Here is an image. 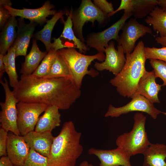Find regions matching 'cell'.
Wrapping results in <instances>:
<instances>
[{
    "mask_svg": "<svg viewBox=\"0 0 166 166\" xmlns=\"http://www.w3.org/2000/svg\"><path fill=\"white\" fill-rule=\"evenodd\" d=\"M8 132L1 127L0 128V156L7 155L6 147L8 137Z\"/></svg>",
    "mask_w": 166,
    "mask_h": 166,
    "instance_id": "cell-33",
    "label": "cell"
},
{
    "mask_svg": "<svg viewBox=\"0 0 166 166\" xmlns=\"http://www.w3.org/2000/svg\"><path fill=\"white\" fill-rule=\"evenodd\" d=\"M88 153L98 158L100 161V166H132L131 156L117 147L110 150L92 148L89 149Z\"/></svg>",
    "mask_w": 166,
    "mask_h": 166,
    "instance_id": "cell-14",
    "label": "cell"
},
{
    "mask_svg": "<svg viewBox=\"0 0 166 166\" xmlns=\"http://www.w3.org/2000/svg\"><path fill=\"white\" fill-rule=\"evenodd\" d=\"M80 166H93L92 164H89L87 161L84 160L80 164Z\"/></svg>",
    "mask_w": 166,
    "mask_h": 166,
    "instance_id": "cell-42",
    "label": "cell"
},
{
    "mask_svg": "<svg viewBox=\"0 0 166 166\" xmlns=\"http://www.w3.org/2000/svg\"><path fill=\"white\" fill-rule=\"evenodd\" d=\"M157 5L166 12V0H157Z\"/></svg>",
    "mask_w": 166,
    "mask_h": 166,
    "instance_id": "cell-40",
    "label": "cell"
},
{
    "mask_svg": "<svg viewBox=\"0 0 166 166\" xmlns=\"http://www.w3.org/2000/svg\"><path fill=\"white\" fill-rule=\"evenodd\" d=\"M131 98L129 102L121 107H116L110 105L105 117H117L132 112L137 111L146 113L155 119L161 113L154 106L153 103L142 95L134 94Z\"/></svg>",
    "mask_w": 166,
    "mask_h": 166,
    "instance_id": "cell-10",
    "label": "cell"
},
{
    "mask_svg": "<svg viewBox=\"0 0 166 166\" xmlns=\"http://www.w3.org/2000/svg\"><path fill=\"white\" fill-rule=\"evenodd\" d=\"M12 4L11 1L9 0H0V5L3 6H11Z\"/></svg>",
    "mask_w": 166,
    "mask_h": 166,
    "instance_id": "cell-41",
    "label": "cell"
},
{
    "mask_svg": "<svg viewBox=\"0 0 166 166\" xmlns=\"http://www.w3.org/2000/svg\"><path fill=\"white\" fill-rule=\"evenodd\" d=\"M117 47L116 49L113 41L112 40L109 42L105 50V57L104 61L101 63L96 62L94 65L97 70H108L115 76L119 73L124 65L126 58L121 45L118 44Z\"/></svg>",
    "mask_w": 166,
    "mask_h": 166,
    "instance_id": "cell-12",
    "label": "cell"
},
{
    "mask_svg": "<svg viewBox=\"0 0 166 166\" xmlns=\"http://www.w3.org/2000/svg\"><path fill=\"white\" fill-rule=\"evenodd\" d=\"M73 29L76 37L84 43L82 29L86 22L96 21L103 22L107 17L106 14L98 8L90 0H82L79 7L75 11L71 10Z\"/></svg>",
    "mask_w": 166,
    "mask_h": 166,
    "instance_id": "cell-6",
    "label": "cell"
},
{
    "mask_svg": "<svg viewBox=\"0 0 166 166\" xmlns=\"http://www.w3.org/2000/svg\"><path fill=\"white\" fill-rule=\"evenodd\" d=\"M144 52L147 59L159 60L166 62V47L161 48L145 47Z\"/></svg>",
    "mask_w": 166,
    "mask_h": 166,
    "instance_id": "cell-32",
    "label": "cell"
},
{
    "mask_svg": "<svg viewBox=\"0 0 166 166\" xmlns=\"http://www.w3.org/2000/svg\"><path fill=\"white\" fill-rule=\"evenodd\" d=\"M14 166H16L14 165Z\"/></svg>",
    "mask_w": 166,
    "mask_h": 166,
    "instance_id": "cell-44",
    "label": "cell"
},
{
    "mask_svg": "<svg viewBox=\"0 0 166 166\" xmlns=\"http://www.w3.org/2000/svg\"><path fill=\"white\" fill-rule=\"evenodd\" d=\"M149 63L153 69L156 77H159L163 81L162 86H166V62L161 60L152 59Z\"/></svg>",
    "mask_w": 166,
    "mask_h": 166,
    "instance_id": "cell-31",
    "label": "cell"
},
{
    "mask_svg": "<svg viewBox=\"0 0 166 166\" xmlns=\"http://www.w3.org/2000/svg\"><path fill=\"white\" fill-rule=\"evenodd\" d=\"M18 21L16 17L11 16L2 28L0 35V53L5 55L12 46L17 36L15 28Z\"/></svg>",
    "mask_w": 166,
    "mask_h": 166,
    "instance_id": "cell-22",
    "label": "cell"
},
{
    "mask_svg": "<svg viewBox=\"0 0 166 166\" xmlns=\"http://www.w3.org/2000/svg\"><path fill=\"white\" fill-rule=\"evenodd\" d=\"M73 47L63 48L57 50L66 62L69 69L72 79L75 84L80 88L84 77L88 74L94 77L98 72L93 69H88L92 62L95 59L104 61L105 55L99 53L92 55H87L78 52Z\"/></svg>",
    "mask_w": 166,
    "mask_h": 166,
    "instance_id": "cell-4",
    "label": "cell"
},
{
    "mask_svg": "<svg viewBox=\"0 0 166 166\" xmlns=\"http://www.w3.org/2000/svg\"><path fill=\"white\" fill-rule=\"evenodd\" d=\"M48 106L43 104L22 102L17 104V126L21 136L34 131L40 115Z\"/></svg>",
    "mask_w": 166,
    "mask_h": 166,
    "instance_id": "cell-8",
    "label": "cell"
},
{
    "mask_svg": "<svg viewBox=\"0 0 166 166\" xmlns=\"http://www.w3.org/2000/svg\"><path fill=\"white\" fill-rule=\"evenodd\" d=\"M30 149L23 136L16 135L10 132L8 133L7 156L14 165L23 166Z\"/></svg>",
    "mask_w": 166,
    "mask_h": 166,
    "instance_id": "cell-15",
    "label": "cell"
},
{
    "mask_svg": "<svg viewBox=\"0 0 166 166\" xmlns=\"http://www.w3.org/2000/svg\"><path fill=\"white\" fill-rule=\"evenodd\" d=\"M143 166H166V145L150 143L143 153Z\"/></svg>",
    "mask_w": 166,
    "mask_h": 166,
    "instance_id": "cell-20",
    "label": "cell"
},
{
    "mask_svg": "<svg viewBox=\"0 0 166 166\" xmlns=\"http://www.w3.org/2000/svg\"><path fill=\"white\" fill-rule=\"evenodd\" d=\"M93 3L102 11L108 14L114 10L113 4L106 0H94Z\"/></svg>",
    "mask_w": 166,
    "mask_h": 166,
    "instance_id": "cell-34",
    "label": "cell"
},
{
    "mask_svg": "<svg viewBox=\"0 0 166 166\" xmlns=\"http://www.w3.org/2000/svg\"><path fill=\"white\" fill-rule=\"evenodd\" d=\"M16 57L15 49L13 46L10 48L3 57L5 71L9 78L10 85L13 88L17 85L19 81L18 79L15 65Z\"/></svg>",
    "mask_w": 166,
    "mask_h": 166,
    "instance_id": "cell-26",
    "label": "cell"
},
{
    "mask_svg": "<svg viewBox=\"0 0 166 166\" xmlns=\"http://www.w3.org/2000/svg\"><path fill=\"white\" fill-rule=\"evenodd\" d=\"M164 115H166V112H164Z\"/></svg>",
    "mask_w": 166,
    "mask_h": 166,
    "instance_id": "cell-43",
    "label": "cell"
},
{
    "mask_svg": "<svg viewBox=\"0 0 166 166\" xmlns=\"http://www.w3.org/2000/svg\"><path fill=\"white\" fill-rule=\"evenodd\" d=\"M81 135L73 121L65 122L58 135L54 137L48 157L49 166H75L83 150Z\"/></svg>",
    "mask_w": 166,
    "mask_h": 166,
    "instance_id": "cell-2",
    "label": "cell"
},
{
    "mask_svg": "<svg viewBox=\"0 0 166 166\" xmlns=\"http://www.w3.org/2000/svg\"><path fill=\"white\" fill-rule=\"evenodd\" d=\"M144 21L152 26L153 29L159 33L160 37H166V12L161 7L156 6Z\"/></svg>",
    "mask_w": 166,
    "mask_h": 166,
    "instance_id": "cell-24",
    "label": "cell"
},
{
    "mask_svg": "<svg viewBox=\"0 0 166 166\" xmlns=\"http://www.w3.org/2000/svg\"><path fill=\"white\" fill-rule=\"evenodd\" d=\"M30 149L48 157L53 140L51 131L37 132L33 131L23 136Z\"/></svg>",
    "mask_w": 166,
    "mask_h": 166,
    "instance_id": "cell-17",
    "label": "cell"
},
{
    "mask_svg": "<svg viewBox=\"0 0 166 166\" xmlns=\"http://www.w3.org/2000/svg\"><path fill=\"white\" fill-rule=\"evenodd\" d=\"M132 16L131 13L124 11L121 18L109 27L100 32L90 34L86 38L87 46L95 49L98 53H104L110 41L113 39L118 41L120 31Z\"/></svg>",
    "mask_w": 166,
    "mask_h": 166,
    "instance_id": "cell-9",
    "label": "cell"
},
{
    "mask_svg": "<svg viewBox=\"0 0 166 166\" xmlns=\"http://www.w3.org/2000/svg\"><path fill=\"white\" fill-rule=\"evenodd\" d=\"M155 41L157 43L160 44L162 47H166V37H158L156 38Z\"/></svg>",
    "mask_w": 166,
    "mask_h": 166,
    "instance_id": "cell-39",
    "label": "cell"
},
{
    "mask_svg": "<svg viewBox=\"0 0 166 166\" xmlns=\"http://www.w3.org/2000/svg\"><path fill=\"white\" fill-rule=\"evenodd\" d=\"M39 48L36 40L34 39L32 46L29 54L25 56L24 62L22 64L20 73L22 75L32 74L39 66V64L47 54Z\"/></svg>",
    "mask_w": 166,
    "mask_h": 166,
    "instance_id": "cell-21",
    "label": "cell"
},
{
    "mask_svg": "<svg viewBox=\"0 0 166 166\" xmlns=\"http://www.w3.org/2000/svg\"><path fill=\"white\" fill-rule=\"evenodd\" d=\"M3 6L8 10L12 16L27 19L40 25L46 23L47 18L49 15H53L57 12L54 9V6L49 0L45 1L41 7L36 9L23 8L20 9L7 5Z\"/></svg>",
    "mask_w": 166,
    "mask_h": 166,
    "instance_id": "cell-13",
    "label": "cell"
},
{
    "mask_svg": "<svg viewBox=\"0 0 166 166\" xmlns=\"http://www.w3.org/2000/svg\"><path fill=\"white\" fill-rule=\"evenodd\" d=\"M121 30L122 32L119 36L118 44L122 46L124 53H130L134 50L135 43L140 38L147 33L152 34L149 27L139 23L135 18H131L126 22Z\"/></svg>",
    "mask_w": 166,
    "mask_h": 166,
    "instance_id": "cell-11",
    "label": "cell"
},
{
    "mask_svg": "<svg viewBox=\"0 0 166 166\" xmlns=\"http://www.w3.org/2000/svg\"><path fill=\"white\" fill-rule=\"evenodd\" d=\"M11 15L8 10L0 5V27L2 28L7 22Z\"/></svg>",
    "mask_w": 166,
    "mask_h": 166,
    "instance_id": "cell-36",
    "label": "cell"
},
{
    "mask_svg": "<svg viewBox=\"0 0 166 166\" xmlns=\"http://www.w3.org/2000/svg\"><path fill=\"white\" fill-rule=\"evenodd\" d=\"M12 91L19 102L54 106L69 109L81 96L80 88L70 78H45L21 75Z\"/></svg>",
    "mask_w": 166,
    "mask_h": 166,
    "instance_id": "cell-1",
    "label": "cell"
},
{
    "mask_svg": "<svg viewBox=\"0 0 166 166\" xmlns=\"http://www.w3.org/2000/svg\"><path fill=\"white\" fill-rule=\"evenodd\" d=\"M3 54L0 53V81L2 80L3 75L6 72L5 65L3 62Z\"/></svg>",
    "mask_w": 166,
    "mask_h": 166,
    "instance_id": "cell-38",
    "label": "cell"
},
{
    "mask_svg": "<svg viewBox=\"0 0 166 166\" xmlns=\"http://www.w3.org/2000/svg\"><path fill=\"white\" fill-rule=\"evenodd\" d=\"M153 70L144 72L140 79L135 94L142 95L152 103H160L158 94L162 85L157 84Z\"/></svg>",
    "mask_w": 166,
    "mask_h": 166,
    "instance_id": "cell-18",
    "label": "cell"
},
{
    "mask_svg": "<svg viewBox=\"0 0 166 166\" xmlns=\"http://www.w3.org/2000/svg\"><path fill=\"white\" fill-rule=\"evenodd\" d=\"M0 81L5 93L4 102H0L1 110L0 113L1 127L7 132L20 135L17 126V104L19 102L9 88L7 79Z\"/></svg>",
    "mask_w": 166,
    "mask_h": 166,
    "instance_id": "cell-7",
    "label": "cell"
},
{
    "mask_svg": "<svg viewBox=\"0 0 166 166\" xmlns=\"http://www.w3.org/2000/svg\"><path fill=\"white\" fill-rule=\"evenodd\" d=\"M144 47L143 41H139L133 52L126 54V61L121 72L110 81L122 96L131 98L135 94L138 82L146 71Z\"/></svg>",
    "mask_w": 166,
    "mask_h": 166,
    "instance_id": "cell-3",
    "label": "cell"
},
{
    "mask_svg": "<svg viewBox=\"0 0 166 166\" xmlns=\"http://www.w3.org/2000/svg\"><path fill=\"white\" fill-rule=\"evenodd\" d=\"M57 50L51 48L42 60L36 69L31 74L39 77H43L49 72L56 55Z\"/></svg>",
    "mask_w": 166,
    "mask_h": 166,
    "instance_id": "cell-29",
    "label": "cell"
},
{
    "mask_svg": "<svg viewBox=\"0 0 166 166\" xmlns=\"http://www.w3.org/2000/svg\"><path fill=\"white\" fill-rule=\"evenodd\" d=\"M17 21L16 38L12 46L15 49L16 57L20 56L25 57L30 40L38 24L32 21L26 23L24 18L21 17Z\"/></svg>",
    "mask_w": 166,
    "mask_h": 166,
    "instance_id": "cell-16",
    "label": "cell"
},
{
    "mask_svg": "<svg viewBox=\"0 0 166 166\" xmlns=\"http://www.w3.org/2000/svg\"><path fill=\"white\" fill-rule=\"evenodd\" d=\"M56 106L49 105L43 114L39 117L34 131L37 132L52 131L60 126L61 115Z\"/></svg>",
    "mask_w": 166,
    "mask_h": 166,
    "instance_id": "cell-19",
    "label": "cell"
},
{
    "mask_svg": "<svg viewBox=\"0 0 166 166\" xmlns=\"http://www.w3.org/2000/svg\"><path fill=\"white\" fill-rule=\"evenodd\" d=\"M157 6V0H133L132 16L136 19L147 16Z\"/></svg>",
    "mask_w": 166,
    "mask_h": 166,
    "instance_id": "cell-28",
    "label": "cell"
},
{
    "mask_svg": "<svg viewBox=\"0 0 166 166\" xmlns=\"http://www.w3.org/2000/svg\"><path fill=\"white\" fill-rule=\"evenodd\" d=\"M65 14V12L62 10L57 12L51 19L47 20L46 24L41 30L33 35L36 40H40L43 43L47 52L53 47V43H51V39L53 28L58 20L62 18Z\"/></svg>",
    "mask_w": 166,
    "mask_h": 166,
    "instance_id": "cell-23",
    "label": "cell"
},
{
    "mask_svg": "<svg viewBox=\"0 0 166 166\" xmlns=\"http://www.w3.org/2000/svg\"><path fill=\"white\" fill-rule=\"evenodd\" d=\"M133 0H121L119 7L113 12L108 14V17L112 16L116 13L121 10L132 13V9Z\"/></svg>",
    "mask_w": 166,
    "mask_h": 166,
    "instance_id": "cell-35",
    "label": "cell"
},
{
    "mask_svg": "<svg viewBox=\"0 0 166 166\" xmlns=\"http://www.w3.org/2000/svg\"><path fill=\"white\" fill-rule=\"evenodd\" d=\"M146 118V117L141 113H135L132 129L128 132L120 135L116 140L117 147L131 156L143 154L151 143L145 130Z\"/></svg>",
    "mask_w": 166,
    "mask_h": 166,
    "instance_id": "cell-5",
    "label": "cell"
},
{
    "mask_svg": "<svg viewBox=\"0 0 166 166\" xmlns=\"http://www.w3.org/2000/svg\"><path fill=\"white\" fill-rule=\"evenodd\" d=\"M23 166H49L48 157L30 149L29 155Z\"/></svg>",
    "mask_w": 166,
    "mask_h": 166,
    "instance_id": "cell-30",
    "label": "cell"
},
{
    "mask_svg": "<svg viewBox=\"0 0 166 166\" xmlns=\"http://www.w3.org/2000/svg\"><path fill=\"white\" fill-rule=\"evenodd\" d=\"M62 21L64 24V28L60 37H62L72 42L75 48H78L81 53H85L88 50V47L86 45L78 38L74 33L73 29L71 10L66 20L65 21L62 19Z\"/></svg>",
    "mask_w": 166,
    "mask_h": 166,
    "instance_id": "cell-25",
    "label": "cell"
},
{
    "mask_svg": "<svg viewBox=\"0 0 166 166\" xmlns=\"http://www.w3.org/2000/svg\"><path fill=\"white\" fill-rule=\"evenodd\" d=\"M11 161L6 156H2L0 159V166H14Z\"/></svg>",
    "mask_w": 166,
    "mask_h": 166,
    "instance_id": "cell-37",
    "label": "cell"
},
{
    "mask_svg": "<svg viewBox=\"0 0 166 166\" xmlns=\"http://www.w3.org/2000/svg\"><path fill=\"white\" fill-rule=\"evenodd\" d=\"M59 77L72 79L69 69L66 62L57 51L56 56L49 72L43 78Z\"/></svg>",
    "mask_w": 166,
    "mask_h": 166,
    "instance_id": "cell-27",
    "label": "cell"
}]
</instances>
